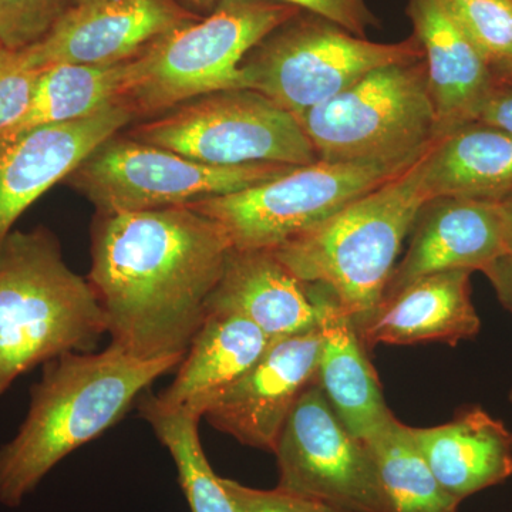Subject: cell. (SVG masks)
Wrapping results in <instances>:
<instances>
[{
	"instance_id": "obj_12",
	"label": "cell",
	"mask_w": 512,
	"mask_h": 512,
	"mask_svg": "<svg viewBox=\"0 0 512 512\" xmlns=\"http://www.w3.org/2000/svg\"><path fill=\"white\" fill-rule=\"evenodd\" d=\"M320 349L319 329L271 340L258 363L205 406V419L244 446L274 453L293 406L318 380Z\"/></svg>"
},
{
	"instance_id": "obj_1",
	"label": "cell",
	"mask_w": 512,
	"mask_h": 512,
	"mask_svg": "<svg viewBox=\"0 0 512 512\" xmlns=\"http://www.w3.org/2000/svg\"><path fill=\"white\" fill-rule=\"evenodd\" d=\"M86 276L111 345L140 360L184 357L220 282L231 241L187 205L96 212Z\"/></svg>"
},
{
	"instance_id": "obj_24",
	"label": "cell",
	"mask_w": 512,
	"mask_h": 512,
	"mask_svg": "<svg viewBox=\"0 0 512 512\" xmlns=\"http://www.w3.org/2000/svg\"><path fill=\"white\" fill-rule=\"evenodd\" d=\"M365 443L389 512H458L461 501L441 487L409 426L392 416Z\"/></svg>"
},
{
	"instance_id": "obj_14",
	"label": "cell",
	"mask_w": 512,
	"mask_h": 512,
	"mask_svg": "<svg viewBox=\"0 0 512 512\" xmlns=\"http://www.w3.org/2000/svg\"><path fill=\"white\" fill-rule=\"evenodd\" d=\"M134 119L126 104L114 103L84 119L35 128L0 144V242L30 205Z\"/></svg>"
},
{
	"instance_id": "obj_33",
	"label": "cell",
	"mask_w": 512,
	"mask_h": 512,
	"mask_svg": "<svg viewBox=\"0 0 512 512\" xmlns=\"http://www.w3.org/2000/svg\"><path fill=\"white\" fill-rule=\"evenodd\" d=\"M503 221L505 247L508 254H512V190L497 202Z\"/></svg>"
},
{
	"instance_id": "obj_20",
	"label": "cell",
	"mask_w": 512,
	"mask_h": 512,
	"mask_svg": "<svg viewBox=\"0 0 512 512\" xmlns=\"http://www.w3.org/2000/svg\"><path fill=\"white\" fill-rule=\"evenodd\" d=\"M441 487L458 501L512 476V433L480 407L431 429L410 427Z\"/></svg>"
},
{
	"instance_id": "obj_5",
	"label": "cell",
	"mask_w": 512,
	"mask_h": 512,
	"mask_svg": "<svg viewBox=\"0 0 512 512\" xmlns=\"http://www.w3.org/2000/svg\"><path fill=\"white\" fill-rule=\"evenodd\" d=\"M299 12L271 0H229L210 15L171 30L138 55L133 82L120 103L136 119L157 117L205 94L245 89V57Z\"/></svg>"
},
{
	"instance_id": "obj_9",
	"label": "cell",
	"mask_w": 512,
	"mask_h": 512,
	"mask_svg": "<svg viewBox=\"0 0 512 512\" xmlns=\"http://www.w3.org/2000/svg\"><path fill=\"white\" fill-rule=\"evenodd\" d=\"M293 167L202 164L120 131L84 158L63 183L92 202L96 212H138L232 194L281 177Z\"/></svg>"
},
{
	"instance_id": "obj_29",
	"label": "cell",
	"mask_w": 512,
	"mask_h": 512,
	"mask_svg": "<svg viewBox=\"0 0 512 512\" xmlns=\"http://www.w3.org/2000/svg\"><path fill=\"white\" fill-rule=\"evenodd\" d=\"M238 512H343L319 501L279 490H256L238 481L221 478Z\"/></svg>"
},
{
	"instance_id": "obj_28",
	"label": "cell",
	"mask_w": 512,
	"mask_h": 512,
	"mask_svg": "<svg viewBox=\"0 0 512 512\" xmlns=\"http://www.w3.org/2000/svg\"><path fill=\"white\" fill-rule=\"evenodd\" d=\"M43 70L30 66L23 50H0V133L29 109Z\"/></svg>"
},
{
	"instance_id": "obj_4",
	"label": "cell",
	"mask_w": 512,
	"mask_h": 512,
	"mask_svg": "<svg viewBox=\"0 0 512 512\" xmlns=\"http://www.w3.org/2000/svg\"><path fill=\"white\" fill-rule=\"evenodd\" d=\"M420 158L328 220L272 249L296 278L328 288L357 329L383 301L404 239L429 201Z\"/></svg>"
},
{
	"instance_id": "obj_16",
	"label": "cell",
	"mask_w": 512,
	"mask_h": 512,
	"mask_svg": "<svg viewBox=\"0 0 512 512\" xmlns=\"http://www.w3.org/2000/svg\"><path fill=\"white\" fill-rule=\"evenodd\" d=\"M208 313L244 316L271 340L319 329L313 285L296 278L271 249H231Z\"/></svg>"
},
{
	"instance_id": "obj_19",
	"label": "cell",
	"mask_w": 512,
	"mask_h": 512,
	"mask_svg": "<svg viewBox=\"0 0 512 512\" xmlns=\"http://www.w3.org/2000/svg\"><path fill=\"white\" fill-rule=\"evenodd\" d=\"M322 335L318 382L342 423L365 441L393 416L353 319L328 288L312 284Z\"/></svg>"
},
{
	"instance_id": "obj_25",
	"label": "cell",
	"mask_w": 512,
	"mask_h": 512,
	"mask_svg": "<svg viewBox=\"0 0 512 512\" xmlns=\"http://www.w3.org/2000/svg\"><path fill=\"white\" fill-rule=\"evenodd\" d=\"M138 412L170 451L191 512H238L202 447L201 414L191 409H163L151 392L141 394Z\"/></svg>"
},
{
	"instance_id": "obj_18",
	"label": "cell",
	"mask_w": 512,
	"mask_h": 512,
	"mask_svg": "<svg viewBox=\"0 0 512 512\" xmlns=\"http://www.w3.org/2000/svg\"><path fill=\"white\" fill-rule=\"evenodd\" d=\"M407 15L423 49L441 137L477 120L495 74L441 0H409Z\"/></svg>"
},
{
	"instance_id": "obj_32",
	"label": "cell",
	"mask_w": 512,
	"mask_h": 512,
	"mask_svg": "<svg viewBox=\"0 0 512 512\" xmlns=\"http://www.w3.org/2000/svg\"><path fill=\"white\" fill-rule=\"evenodd\" d=\"M483 274L487 276L497 293L498 301L512 313V254H505L495 259L487 268H484Z\"/></svg>"
},
{
	"instance_id": "obj_34",
	"label": "cell",
	"mask_w": 512,
	"mask_h": 512,
	"mask_svg": "<svg viewBox=\"0 0 512 512\" xmlns=\"http://www.w3.org/2000/svg\"><path fill=\"white\" fill-rule=\"evenodd\" d=\"M185 2H187L191 8L197 10V12L204 13V16H207L224 5V3L229 2V0H185Z\"/></svg>"
},
{
	"instance_id": "obj_10",
	"label": "cell",
	"mask_w": 512,
	"mask_h": 512,
	"mask_svg": "<svg viewBox=\"0 0 512 512\" xmlns=\"http://www.w3.org/2000/svg\"><path fill=\"white\" fill-rule=\"evenodd\" d=\"M414 163L318 160L293 167L274 180L221 197L191 202L187 207L217 222L232 248L272 251L328 220L350 202L402 174Z\"/></svg>"
},
{
	"instance_id": "obj_26",
	"label": "cell",
	"mask_w": 512,
	"mask_h": 512,
	"mask_svg": "<svg viewBox=\"0 0 512 512\" xmlns=\"http://www.w3.org/2000/svg\"><path fill=\"white\" fill-rule=\"evenodd\" d=\"M441 2L493 72L512 60V0Z\"/></svg>"
},
{
	"instance_id": "obj_35",
	"label": "cell",
	"mask_w": 512,
	"mask_h": 512,
	"mask_svg": "<svg viewBox=\"0 0 512 512\" xmlns=\"http://www.w3.org/2000/svg\"><path fill=\"white\" fill-rule=\"evenodd\" d=\"M494 74L497 77H504V79H512V60L504 64L500 69L495 70Z\"/></svg>"
},
{
	"instance_id": "obj_13",
	"label": "cell",
	"mask_w": 512,
	"mask_h": 512,
	"mask_svg": "<svg viewBox=\"0 0 512 512\" xmlns=\"http://www.w3.org/2000/svg\"><path fill=\"white\" fill-rule=\"evenodd\" d=\"M200 18L177 0H101L70 10L45 39L22 50L36 69L60 63H121Z\"/></svg>"
},
{
	"instance_id": "obj_27",
	"label": "cell",
	"mask_w": 512,
	"mask_h": 512,
	"mask_svg": "<svg viewBox=\"0 0 512 512\" xmlns=\"http://www.w3.org/2000/svg\"><path fill=\"white\" fill-rule=\"evenodd\" d=\"M77 0H0V42L20 50L45 39Z\"/></svg>"
},
{
	"instance_id": "obj_23",
	"label": "cell",
	"mask_w": 512,
	"mask_h": 512,
	"mask_svg": "<svg viewBox=\"0 0 512 512\" xmlns=\"http://www.w3.org/2000/svg\"><path fill=\"white\" fill-rule=\"evenodd\" d=\"M136 57L99 66L60 63L46 67L29 109L0 133V144L16 140L35 128L84 119L110 104L120 103L133 82Z\"/></svg>"
},
{
	"instance_id": "obj_17",
	"label": "cell",
	"mask_w": 512,
	"mask_h": 512,
	"mask_svg": "<svg viewBox=\"0 0 512 512\" xmlns=\"http://www.w3.org/2000/svg\"><path fill=\"white\" fill-rule=\"evenodd\" d=\"M471 274L464 269L436 272L384 296L369 322L357 329L363 345L456 346L476 338L481 320L471 302Z\"/></svg>"
},
{
	"instance_id": "obj_7",
	"label": "cell",
	"mask_w": 512,
	"mask_h": 512,
	"mask_svg": "<svg viewBox=\"0 0 512 512\" xmlns=\"http://www.w3.org/2000/svg\"><path fill=\"white\" fill-rule=\"evenodd\" d=\"M421 59L414 35L399 43L372 42L301 10L248 53L241 72L245 89L264 94L296 117L377 69Z\"/></svg>"
},
{
	"instance_id": "obj_36",
	"label": "cell",
	"mask_w": 512,
	"mask_h": 512,
	"mask_svg": "<svg viewBox=\"0 0 512 512\" xmlns=\"http://www.w3.org/2000/svg\"><path fill=\"white\" fill-rule=\"evenodd\" d=\"M99 2H101V0H77V6H90Z\"/></svg>"
},
{
	"instance_id": "obj_3",
	"label": "cell",
	"mask_w": 512,
	"mask_h": 512,
	"mask_svg": "<svg viewBox=\"0 0 512 512\" xmlns=\"http://www.w3.org/2000/svg\"><path fill=\"white\" fill-rule=\"evenodd\" d=\"M106 333L96 292L49 228L13 229L0 242V396L56 357L96 352Z\"/></svg>"
},
{
	"instance_id": "obj_8",
	"label": "cell",
	"mask_w": 512,
	"mask_h": 512,
	"mask_svg": "<svg viewBox=\"0 0 512 512\" xmlns=\"http://www.w3.org/2000/svg\"><path fill=\"white\" fill-rule=\"evenodd\" d=\"M140 143L210 165H308L315 148L292 113L249 89L205 94L128 130Z\"/></svg>"
},
{
	"instance_id": "obj_15",
	"label": "cell",
	"mask_w": 512,
	"mask_h": 512,
	"mask_svg": "<svg viewBox=\"0 0 512 512\" xmlns=\"http://www.w3.org/2000/svg\"><path fill=\"white\" fill-rule=\"evenodd\" d=\"M410 234V247L394 266L384 296L436 272H483L508 254L497 202L434 198L421 207Z\"/></svg>"
},
{
	"instance_id": "obj_31",
	"label": "cell",
	"mask_w": 512,
	"mask_h": 512,
	"mask_svg": "<svg viewBox=\"0 0 512 512\" xmlns=\"http://www.w3.org/2000/svg\"><path fill=\"white\" fill-rule=\"evenodd\" d=\"M477 121L500 128L512 136V79L495 76L493 87L478 111Z\"/></svg>"
},
{
	"instance_id": "obj_37",
	"label": "cell",
	"mask_w": 512,
	"mask_h": 512,
	"mask_svg": "<svg viewBox=\"0 0 512 512\" xmlns=\"http://www.w3.org/2000/svg\"><path fill=\"white\" fill-rule=\"evenodd\" d=\"M510 400H511V403H512V390H511V393H510Z\"/></svg>"
},
{
	"instance_id": "obj_22",
	"label": "cell",
	"mask_w": 512,
	"mask_h": 512,
	"mask_svg": "<svg viewBox=\"0 0 512 512\" xmlns=\"http://www.w3.org/2000/svg\"><path fill=\"white\" fill-rule=\"evenodd\" d=\"M427 198L498 202L512 190V136L470 121L437 138L420 158Z\"/></svg>"
},
{
	"instance_id": "obj_21",
	"label": "cell",
	"mask_w": 512,
	"mask_h": 512,
	"mask_svg": "<svg viewBox=\"0 0 512 512\" xmlns=\"http://www.w3.org/2000/svg\"><path fill=\"white\" fill-rule=\"evenodd\" d=\"M271 339L251 320L235 313H208L173 383L156 394L163 409H204L238 382L264 356Z\"/></svg>"
},
{
	"instance_id": "obj_6",
	"label": "cell",
	"mask_w": 512,
	"mask_h": 512,
	"mask_svg": "<svg viewBox=\"0 0 512 512\" xmlns=\"http://www.w3.org/2000/svg\"><path fill=\"white\" fill-rule=\"evenodd\" d=\"M296 119L335 163L410 164L439 138L424 59L377 69Z\"/></svg>"
},
{
	"instance_id": "obj_38",
	"label": "cell",
	"mask_w": 512,
	"mask_h": 512,
	"mask_svg": "<svg viewBox=\"0 0 512 512\" xmlns=\"http://www.w3.org/2000/svg\"><path fill=\"white\" fill-rule=\"evenodd\" d=\"M2 49H3L2 42H0V50H2Z\"/></svg>"
},
{
	"instance_id": "obj_11",
	"label": "cell",
	"mask_w": 512,
	"mask_h": 512,
	"mask_svg": "<svg viewBox=\"0 0 512 512\" xmlns=\"http://www.w3.org/2000/svg\"><path fill=\"white\" fill-rule=\"evenodd\" d=\"M274 454L279 490L343 512H389L369 448L342 423L318 382L293 406Z\"/></svg>"
},
{
	"instance_id": "obj_30",
	"label": "cell",
	"mask_w": 512,
	"mask_h": 512,
	"mask_svg": "<svg viewBox=\"0 0 512 512\" xmlns=\"http://www.w3.org/2000/svg\"><path fill=\"white\" fill-rule=\"evenodd\" d=\"M271 2L285 3L303 12L313 13L359 37H366L367 30L379 26V19L373 15L366 0H271Z\"/></svg>"
},
{
	"instance_id": "obj_2",
	"label": "cell",
	"mask_w": 512,
	"mask_h": 512,
	"mask_svg": "<svg viewBox=\"0 0 512 512\" xmlns=\"http://www.w3.org/2000/svg\"><path fill=\"white\" fill-rule=\"evenodd\" d=\"M183 359L140 360L110 343L100 353H66L45 363L22 426L0 447V504L19 507L63 458L119 423Z\"/></svg>"
}]
</instances>
